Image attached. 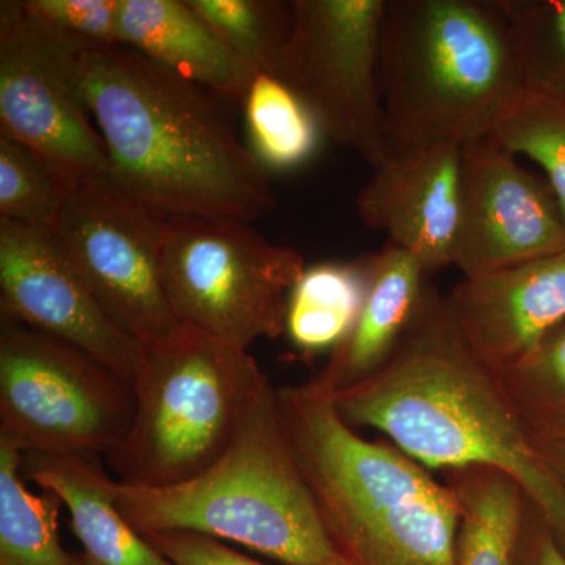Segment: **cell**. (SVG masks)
I'll return each mask as SVG.
<instances>
[{
    "mask_svg": "<svg viewBox=\"0 0 565 565\" xmlns=\"http://www.w3.org/2000/svg\"><path fill=\"white\" fill-rule=\"evenodd\" d=\"M136 412L132 385L81 349L0 318V437L22 455L107 456Z\"/></svg>",
    "mask_w": 565,
    "mask_h": 565,
    "instance_id": "8",
    "label": "cell"
},
{
    "mask_svg": "<svg viewBox=\"0 0 565 565\" xmlns=\"http://www.w3.org/2000/svg\"><path fill=\"white\" fill-rule=\"evenodd\" d=\"M379 82L390 152L482 139L522 90L494 0H386Z\"/></svg>",
    "mask_w": 565,
    "mask_h": 565,
    "instance_id": "4",
    "label": "cell"
},
{
    "mask_svg": "<svg viewBox=\"0 0 565 565\" xmlns=\"http://www.w3.org/2000/svg\"><path fill=\"white\" fill-rule=\"evenodd\" d=\"M445 300L475 355L504 373L565 322V252L463 278Z\"/></svg>",
    "mask_w": 565,
    "mask_h": 565,
    "instance_id": "15",
    "label": "cell"
},
{
    "mask_svg": "<svg viewBox=\"0 0 565 565\" xmlns=\"http://www.w3.org/2000/svg\"><path fill=\"white\" fill-rule=\"evenodd\" d=\"M40 20L93 44H121V0H24Z\"/></svg>",
    "mask_w": 565,
    "mask_h": 565,
    "instance_id": "28",
    "label": "cell"
},
{
    "mask_svg": "<svg viewBox=\"0 0 565 565\" xmlns=\"http://www.w3.org/2000/svg\"><path fill=\"white\" fill-rule=\"evenodd\" d=\"M362 262L366 291L359 319L313 377L329 393L359 384L388 362L414 326L429 289L423 264L397 245L385 243Z\"/></svg>",
    "mask_w": 565,
    "mask_h": 565,
    "instance_id": "16",
    "label": "cell"
},
{
    "mask_svg": "<svg viewBox=\"0 0 565 565\" xmlns=\"http://www.w3.org/2000/svg\"><path fill=\"white\" fill-rule=\"evenodd\" d=\"M121 44L228 103L243 106L256 73L188 0H121Z\"/></svg>",
    "mask_w": 565,
    "mask_h": 565,
    "instance_id": "17",
    "label": "cell"
},
{
    "mask_svg": "<svg viewBox=\"0 0 565 565\" xmlns=\"http://www.w3.org/2000/svg\"><path fill=\"white\" fill-rule=\"evenodd\" d=\"M81 88L109 178L137 202L248 223L274 210L266 170L199 85L122 44H88Z\"/></svg>",
    "mask_w": 565,
    "mask_h": 565,
    "instance_id": "2",
    "label": "cell"
},
{
    "mask_svg": "<svg viewBox=\"0 0 565 565\" xmlns=\"http://www.w3.org/2000/svg\"><path fill=\"white\" fill-rule=\"evenodd\" d=\"M282 426L337 552L349 565H457L452 490L388 440L344 422L313 379L277 390Z\"/></svg>",
    "mask_w": 565,
    "mask_h": 565,
    "instance_id": "3",
    "label": "cell"
},
{
    "mask_svg": "<svg viewBox=\"0 0 565 565\" xmlns=\"http://www.w3.org/2000/svg\"><path fill=\"white\" fill-rule=\"evenodd\" d=\"M145 537L172 565H267L230 548L210 535L158 533Z\"/></svg>",
    "mask_w": 565,
    "mask_h": 565,
    "instance_id": "29",
    "label": "cell"
},
{
    "mask_svg": "<svg viewBox=\"0 0 565 565\" xmlns=\"http://www.w3.org/2000/svg\"><path fill=\"white\" fill-rule=\"evenodd\" d=\"M189 6L256 74L277 76L292 24L291 2L281 0H188Z\"/></svg>",
    "mask_w": 565,
    "mask_h": 565,
    "instance_id": "24",
    "label": "cell"
},
{
    "mask_svg": "<svg viewBox=\"0 0 565 565\" xmlns=\"http://www.w3.org/2000/svg\"><path fill=\"white\" fill-rule=\"evenodd\" d=\"M267 381L250 353L181 323L170 337L140 344L131 429L107 462L134 487L195 478L232 445Z\"/></svg>",
    "mask_w": 565,
    "mask_h": 565,
    "instance_id": "6",
    "label": "cell"
},
{
    "mask_svg": "<svg viewBox=\"0 0 565 565\" xmlns=\"http://www.w3.org/2000/svg\"><path fill=\"white\" fill-rule=\"evenodd\" d=\"M332 399L345 423L384 434L429 471L486 467L508 475L565 552V482L433 285L388 362Z\"/></svg>",
    "mask_w": 565,
    "mask_h": 565,
    "instance_id": "1",
    "label": "cell"
},
{
    "mask_svg": "<svg viewBox=\"0 0 565 565\" xmlns=\"http://www.w3.org/2000/svg\"><path fill=\"white\" fill-rule=\"evenodd\" d=\"M498 375L535 440H565V322Z\"/></svg>",
    "mask_w": 565,
    "mask_h": 565,
    "instance_id": "27",
    "label": "cell"
},
{
    "mask_svg": "<svg viewBox=\"0 0 565 565\" xmlns=\"http://www.w3.org/2000/svg\"><path fill=\"white\" fill-rule=\"evenodd\" d=\"M250 151L264 169H297L313 158L321 126L296 92L273 74H256L244 99Z\"/></svg>",
    "mask_w": 565,
    "mask_h": 565,
    "instance_id": "22",
    "label": "cell"
},
{
    "mask_svg": "<svg viewBox=\"0 0 565 565\" xmlns=\"http://www.w3.org/2000/svg\"><path fill=\"white\" fill-rule=\"evenodd\" d=\"M535 440V438H534ZM546 462L552 465L553 470L565 482V440H535Z\"/></svg>",
    "mask_w": 565,
    "mask_h": 565,
    "instance_id": "31",
    "label": "cell"
},
{
    "mask_svg": "<svg viewBox=\"0 0 565 565\" xmlns=\"http://www.w3.org/2000/svg\"><path fill=\"white\" fill-rule=\"evenodd\" d=\"M88 44L40 20L24 0L0 2V132L54 163L74 185L110 173L82 95Z\"/></svg>",
    "mask_w": 565,
    "mask_h": 565,
    "instance_id": "9",
    "label": "cell"
},
{
    "mask_svg": "<svg viewBox=\"0 0 565 565\" xmlns=\"http://www.w3.org/2000/svg\"><path fill=\"white\" fill-rule=\"evenodd\" d=\"M167 217L96 178L74 188L54 232L111 322L139 344L181 327L162 285Z\"/></svg>",
    "mask_w": 565,
    "mask_h": 565,
    "instance_id": "11",
    "label": "cell"
},
{
    "mask_svg": "<svg viewBox=\"0 0 565 565\" xmlns=\"http://www.w3.org/2000/svg\"><path fill=\"white\" fill-rule=\"evenodd\" d=\"M508 22L522 88L565 102V0H494Z\"/></svg>",
    "mask_w": 565,
    "mask_h": 565,
    "instance_id": "23",
    "label": "cell"
},
{
    "mask_svg": "<svg viewBox=\"0 0 565 565\" xmlns=\"http://www.w3.org/2000/svg\"><path fill=\"white\" fill-rule=\"evenodd\" d=\"M459 505L457 565H516L526 494L493 468L445 471Z\"/></svg>",
    "mask_w": 565,
    "mask_h": 565,
    "instance_id": "19",
    "label": "cell"
},
{
    "mask_svg": "<svg viewBox=\"0 0 565 565\" xmlns=\"http://www.w3.org/2000/svg\"><path fill=\"white\" fill-rule=\"evenodd\" d=\"M0 318L81 349L132 385L140 344L111 322L54 233L0 218Z\"/></svg>",
    "mask_w": 565,
    "mask_h": 565,
    "instance_id": "13",
    "label": "cell"
},
{
    "mask_svg": "<svg viewBox=\"0 0 565 565\" xmlns=\"http://www.w3.org/2000/svg\"><path fill=\"white\" fill-rule=\"evenodd\" d=\"M22 452L0 437V565H79L58 535L63 501L25 489Z\"/></svg>",
    "mask_w": 565,
    "mask_h": 565,
    "instance_id": "21",
    "label": "cell"
},
{
    "mask_svg": "<svg viewBox=\"0 0 565 565\" xmlns=\"http://www.w3.org/2000/svg\"><path fill=\"white\" fill-rule=\"evenodd\" d=\"M291 6L277 77L310 107L323 136L375 169L390 154L379 82L386 0H292Z\"/></svg>",
    "mask_w": 565,
    "mask_h": 565,
    "instance_id": "10",
    "label": "cell"
},
{
    "mask_svg": "<svg viewBox=\"0 0 565 565\" xmlns=\"http://www.w3.org/2000/svg\"><path fill=\"white\" fill-rule=\"evenodd\" d=\"M305 269L296 248L269 243L248 222L167 217L161 274L173 315L239 351L286 333L289 294Z\"/></svg>",
    "mask_w": 565,
    "mask_h": 565,
    "instance_id": "7",
    "label": "cell"
},
{
    "mask_svg": "<svg viewBox=\"0 0 565 565\" xmlns=\"http://www.w3.org/2000/svg\"><path fill=\"white\" fill-rule=\"evenodd\" d=\"M366 291L362 258L307 267L289 294L286 334L305 355L332 352L355 326Z\"/></svg>",
    "mask_w": 565,
    "mask_h": 565,
    "instance_id": "20",
    "label": "cell"
},
{
    "mask_svg": "<svg viewBox=\"0 0 565 565\" xmlns=\"http://www.w3.org/2000/svg\"><path fill=\"white\" fill-rule=\"evenodd\" d=\"M21 473L68 508L79 565H172L122 516L117 481L92 457L22 455Z\"/></svg>",
    "mask_w": 565,
    "mask_h": 565,
    "instance_id": "18",
    "label": "cell"
},
{
    "mask_svg": "<svg viewBox=\"0 0 565 565\" xmlns=\"http://www.w3.org/2000/svg\"><path fill=\"white\" fill-rule=\"evenodd\" d=\"M565 252V217L548 182L489 136L463 147L452 266L481 277Z\"/></svg>",
    "mask_w": 565,
    "mask_h": 565,
    "instance_id": "12",
    "label": "cell"
},
{
    "mask_svg": "<svg viewBox=\"0 0 565 565\" xmlns=\"http://www.w3.org/2000/svg\"><path fill=\"white\" fill-rule=\"evenodd\" d=\"M74 188L54 163L0 132V218L54 233Z\"/></svg>",
    "mask_w": 565,
    "mask_h": 565,
    "instance_id": "26",
    "label": "cell"
},
{
    "mask_svg": "<svg viewBox=\"0 0 565 565\" xmlns=\"http://www.w3.org/2000/svg\"><path fill=\"white\" fill-rule=\"evenodd\" d=\"M278 388L262 386L217 462L172 487L117 481V508L140 534L196 533L288 565H349L334 548L282 426Z\"/></svg>",
    "mask_w": 565,
    "mask_h": 565,
    "instance_id": "5",
    "label": "cell"
},
{
    "mask_svg": "<svg viewBox=\"0 0 565 565\" xmlns=\"http://www.w3.org/2000/svg\"><path fill=\"white\" fill-rule=\"evenodd\" d=\"M463 147L460 141H437L392 151L356 195L364 225L412 253L429 277L452 266Z\"/></svg>",
    "mask_w": 565,
    "mask_h": 565,
    "instance_id": "14",
    "label": "cell"
},
{
    "mask_svg": "<svg viewBox=\"0 0 565 565\" xmlns=\"http://www.w3.org/2000/svg\"><path fill=\"white\" fill-rule=\"evenodd\" d=\"M516 565H565V552L552 530L530 501H526L516 546Z\"/></svg>",
    "mask_w": 565,
    "mask_h": 565,
    "instance_id": "30",
    "label": "cell"
},
{
    "mask_svg": "<svg viewBox=\"0 0 565 565\" xmlns=\"http://www.w3.org/2000/svg\"><path fill=\"white\" fill-rule=\"evenodd\" d=\"M489 137L539 163L565 217V102L522 88L497 115Z\"/></svg>",
    "mask_w": 565,
    "mask_h": 565,
    "instance_id": "25",
    "label": "cell"
}]
</instances>
